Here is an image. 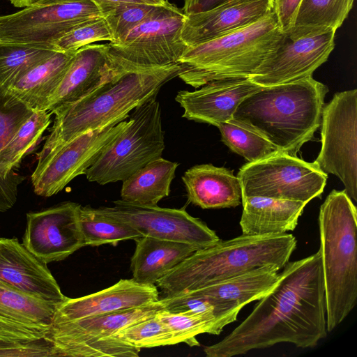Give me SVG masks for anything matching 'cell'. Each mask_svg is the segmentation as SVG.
Masks as SVG:
<instances>
[{
  "label": "cell",
  "instance_id": "1",
  "mask_svg": "<svg viewBox=\"0 0 357 357\" xmlns=\"http://www.w3.org/2000/svg\"><path fill=\"white\" fill-rule=\"evenodd\" d=\"M207 357H231L282 342L312 348L326 337V303L320 251L288 262L276 285Z\"/></svg>",
  "mask_w": 357,
  "mask_h": 357
},
{
  "label": "cell",
  "instance_id": "2",
  "mask_svg": "<svg viewBox=\"0 0 357 357\" xmlns=\"http://www.w3.org/2000/svg\"><path fill=\"white\" fill-rule=\"evenodd\" d=\"M182 64L123 71L85 97L61 106L54 114L52 126L38 161L76 137L128 119L137 107L157 97L165 84L183 70Z\"/></svg>",
  "mask_w": 357,
  "mask_h": 357
},
{
  "label": "cell",
  "instance_id": "3",
  "mask_svg": "<svg viewBox=\"0 0 357 357\" xmlns=\"http://www.w3.org/2000/svg\"><path fill=\"white\" fill-rule=\"evenodd\" d=\"M328 87L312 77L262 86L245 97L232 120L292 155L313 139L321 124Z\"/></svg>",
  "mask_w": 357,
  "mask_h": 357
},
{
  "label": "cell",
  "instance_id": "4",
  "mask_svg": "<svg viewBox=\"0 0 357 357\" xmlns=\"http://www.w3.org/2000/svg\"><path fill=\"white\" fill-rule=\"evenodd\" d=\"M289 234L241 236L198 250L155 283L165 294L190 291L266 264L281 270L296 248Z\"/></svg>",
  "mask_w": 357,
  "mask_h": 357
},
{
  "label": "cell",
  "instance_id": "5",
  "mask_svg": "<svg viewBox=\"0 0 357 357\" xmlns=\"http://www.w3.org/2000/svg\"><path fill=\"white\" fill-rule=\"evenodd\" d=\"M319 227L326 327L331 332L357 299V211L344 190H333L326 197L319 209Z\"/></svg>",
  "mask_w": 357,
  "mask_h": 357
},
{
  "label": "cell",
  "instance_id": "6",
  "mask_svg": "<svg viewBox=\"0 0 357 357\" xmlns=\"http://www.w3.org/2000/svg\"><path fill=\"white\" fill-rule=\"evenodd\" d=\"M283 32L275 11L227 35L187 47L178 77L197 89L213 81L249 78L277 48Z\"/></svg>",
  "mask_w": 357,
  "mask_h": 357
},
{
  "label": "cell",
  "instance_id": "7",
  "mask_svg": "<svg viewBox=\"0 0 357 357\" xmlns=\"http://www.w3.org/2000/svg\"><path fill=\"white\" fill-rule=\"evenodd\" d=\"M165 148L161 109L155 97L132 111L128 126L102 149L85 175L100 185L123 181L162 157Z\"/></svg>",
  "mask_w": 357,
  "mask_h": 357
},
{
  "label": "cell",
  "instance_id": "8",
  "mask_svg": "<svg viewBox=\"0 0 357 357\" xmlns=\"http://www.w3.org/2000/svg\"><path fill=\"white\" fill-rule=\"evenodd\" d=\"M185 15L167 2L119 42L109 43L112 65L123 71L178 63L187 45L181 36Z\"/></svg>",
  "mask_w": 357,
  "mask_h": 357
},
{
  "label": "cell",
  "instance_id": "9",
  "mask_svg": "<svg viewBox=\"0 0 357 357\" xmlns=\"http://www.w3.org/2000/svg\"><path fill=\"white\" fill-rule=\"evenodd\" d=\"M102 17L91 0H38L0 16V43L53 50L56 41L87 21Z\"/></svg>",
  "mask_w": 357,
  "mask_h": 357
},
{
  "label": "cell",
  "instance_id": "10",
  "mask_svg": "<svg viewBox=\"0 0 357 357\" xmlns=\"http://www.w3.org/2000/svg\"><path fill=\"white\" fill-rule=\"evenodd\" d=\"M237 176L242 197H263L308 203L320 197L328 174L317 165L278 151L242 166Z\"/></svg>",
  "mask_w": 357,
  "mask_h": 357
},
{
  "label": "cell",
  "instance_id": "11",
  "mask_svg": "<svg viewBox=\"0 0 357 357\" xmlns=\"http://www.w3.org/2000/svg\"><path fill=\"white\" fill-rule=\"evenodd\" d=\"M320 152L314 161L325 174L337 176L350 199L357 201V90L336 93L324 105Z\"/></svg>",
  "mask_w": 357,
  "mask_h": 357
},
{
  "label": "cell",
  "instance_id": "12",
  "mask_svg": "<svg viewBox=\"0 0 357 357\" xmlns=\"http://www.w3.org/2000/svg\"><path fill=\"white\" fill-rule=\"evenodd\" d=\"M127 119L89 131L73 139L38 161L31 178L34 192L51 197L75 177L85 174L102 149L128 126Z\"/></svg>",
  "mask_w": 357,
  "mask_h": 357
},
{
  "label": "cell",
  "instance_id": "13",
  "mask_svg": "<svg viewBox=\"0 0 357 357\" xmlns=\"http://www.w3.org/2000/svg\"><path fill=\"white\" fill-rule=\"evenodd\" d=\"M96 209L105 217L132 227L142 236L182 242L198 250L220 241L213 230L183 208L140 206L120 199L115 201L113 206Z\"/></svg>",
  "mask_w": 357,
  "mask_h": 357
},
{
  "label": "cell",
  "instance_id": "14",
  "mask_svg": "<svg viewBox=\"0 0 357 357\" xmlns=\"http://www.w3.org/2000/svg\"><path fill=\"white\" fill-rule=\"evenodd\" d=\"M335 30L283 36L275 50L249 79L261 86L285 84L312 77L335 47Z\"/></svg>",
  "mask_w": 357,
  "mask_h": 357
},
{
  "label": "cell",
  "instance_id": "15",
  "mask_svg": "<svg viewBox=\"0 0 357 357\" xmlns=\"http://www.w3.org/2000/svg\"><path fill=\"white\" fill-rule=\"evenodd\" d=\"M81 206L66 202L28 213L22 244L46 264L66 259L85 246L80 225Z\"/></svg>",
  "mask_w": 357,
  "mask_h": 357
},
{
  "label": "cell",
  "instance_id": "16",
  "mask_svg": "<svg viewBox=\"0 0 357 357\" xmlns=\"http://www.w3.org/2000/svg\"><path fill=\"white\" fill-rule=\"evenodd\" d=\"M0 281L56 306L67 298L47 264L15 238L0 237Z\"/></svg>",
  "mask_w": 357,
  "mask_h": 357
},
{
  "label": "cell",
  "instance_id": "17",
  "mask_svg": "<svg viewBox=\"0 0 357 357\" xmlns=\"http://www.w3.org/2000/svg\"><path fill=\"white\" fill-rule=\"evenodd\" d=\"M56 307L0 281V341L26 343L48 338Z\"/></svg>",
  "mask_w": 357,
  "mask_h": 357
},
{
  "label": "cell",
  "instance_id": "18",
  "mask_svg": "<svg viewBox=\"0 0 357 357\" xmlns=\"http://www.w3.org/2000/svg\"><path fill=\"white\" fill-rule=\"evenodd\" d=\"M274 11V0H228L207 11L185 15L181 36L188 47L247 27Z\"/></svg>",
  "mask_w": 357,
  "mask_h": 357
},
{
  "label": "cell",
  "instance_id": "19",
  "mask_svg": "<svg viewBox=\"0 0 357 357\" xmlns=\"http://www.w3.org/2000/svg\"><path fill=\"white\" fill-rule=\"evenodd\" d=\"M261 87L249 78L213 81L193 91H178L175 100L183 109V118L217 126L231 120L243 100Z\"/></svg>",
  "mask_w": 357,
  "mask_h": 357
},
{
  "label": "cell",
  "instance_id": "20",
  "mask_svg": "<svg viewBox=\"0 0 357 357\" xmlns=\"http://www.w3.org/2000/svg\"><path fill=\"white\" fill-rule=\"evenodd\" d=\"M160 299L155 284L121 279L112 286L76 298H68L56 307L52 322H66L144 306Z\"/></svg>",
  "mask_w": 357,
  "mask_h": 357
},
{
  "label": "cell",
  "instance_id": "21",
  "mask_svg": "<svg viewBox=\"0 0 357 357\" xmlns=\"http://www.w3.org/2000/svg\"><path fill=\"white\" fill-rule=\"evenodd\" d=\"M121 70L112 66L108 44H90L75 52L61 82L50 97L45 110L75 102L109 82Z\"/></svg>",
  "mask_w": 357,
  "mask_h": 357
},
{
  "label": "cell",
  "instance_id": "22",
  "mask_svg": "<svg viewBox=\"0 0 357 357\" xmlns=\"http://www.w3.org/2000/svg\"><path fill=\"white\" fill-rule=\"evenodd\" d=\"M280 268L266 264L243 274L183 292L210 303L221 314L241 310L268 293L280 279Z\"/></svg>",
  "mask_w": 357,
  "mask_h": 357
},
{
  "label": "cell",
  "instance_id": "23",
  "mask_svg": "<svg viewBox=\"0 0 357 357\" xmlns=\"http://www.w3.org/2000/svg\"><path fill=\"white\" fill-rule=\"evenodd\" d=\"M181 178L188 202L203 209L236 207L242 200L240 181L229 169L197 165Z\"/></svg>",
  "mask_w": 357,
  "mask_h": 357
},
{
  "label": "cell",
  "instance_id": "24",
  "mask_svg": "<svg viewBox=\"0 0 357 357\" xmlns=\"http://www.w3.org/2000/svg\"><path fill=\"white\" fill-rule=\"evenodd\" d=\"M242 234L261 236L294 231L307 203L263 197H242Z\"/></svg>",
  "mask_w": 357,
  "mask_h": 357
},
{
  "label": "cell",
  "instance_id": "25",
  "mask_svg": "<svg viewBox=\"0 0 357 357\" xmlns=\"http://www.w3.org/2000/svg\"><path fill=\"white\" fill-rule=\"evenodd\" d=\"M131 258L132 279L146 284H155L175 266L198 249L190 244L142 236L134 240Z\"/></svg>",
  "mask_w": 357,
  "mask_h": 357
},
{
  "label": "cell",
  "instance_id": "26",
  "mask_svg": "<svg viewBox=\"0 0 357 357\" xmlns=\"http://www.w3.org/2000/svg\"><path fill=\"white\" fill-rule=\"evenodd\" d=\"M76 51L58 52L46 59L13 84L8 91L33 109H45Z\"/></svg>",
  "mask_w": 357,
  "mask_h": 357
},
{
  "label": "cell",
  "instance_id": "27",
  "mask_svg": "<svg viewBox=\"0 0 357 357\" xmlns=\"http://www.w3.org/2000/svg\"><path fill=\"white\" fill-rule=\"evenodd\" d=\"M178 164L158 158L123 181L121 199L133 204L153 206L170 193Z\"/></svg>",
  "mask_w": 357,
  "mask_h": 357
},
{
  "label": "cell",
  "instance_id": "28",
  "mask_svg": "<svg viewBox=\"0 0 357 357\" xmlns=\"http://www.w3.org/2000/svg\"><path fill=\"white\" fill-rule=\"evenodd\" d=\"M163 310L160 301L112 313L93 316L70 321L52 323L48 337L84 334L99 337L116 336L127 327L149 319Z\"/></svg>",
  "mask_w": 357,
  "mask_h": 357
},
{
  "label": "cell",
  "instance_id": "29",
  "mask_svg": "<svg viewBox=\"0 0 357 357\" xmlns=\"http://www.w3.org/2000/svg\"><path fill=\"white\" fill-rule=\"evenodd\" d=\"M52 113L45 109H34L32 114L15 135L0 150V176L20 183L24 177L15 169L22 159L38 144L45 130L52 123Z\"/></svg>",
  "mask_w": 357,
  "mask_h": 357
},
{
  "label": "cell",
  "instance_id": "30",
  "mask_svg": "<svg viewBox=\"0 0 357 357\" xmlns=\"http://www.w3.org/2000/svg\"><path fill=\"white\" fill-rule=\"evenodd\" d=\"M239 312L218 315L213 312H172L162 310L156 315L169 328L176 344L184 342L193 347L199 345L195 337L197 335H219L227 325L236 320Z\"/></svg>",
  "mask_w": 357,
  "mask_h": 357
},
{
  "label": "cell",
  "instance_id": "31",
  "mask_svg": "<svg viewBox=\"0 0 357 357\" xmlns=\"http://www.w3.org/2000/svg\"><path fill=\"white\" fill-rule=\"evenodd\" d=\"M54 356L138 357L140 349L117 336L99 337L70 334L49 337Z\"/></svg>",
  "mask_w": 357,
  "mask_h": 357
},
{
  "label": "cell",
  "instance_id": "32",
  "mask_svg": "<svg viewBox=\"0 0 357 357\" xmlns=\"http://www.w3.org/2000/svg\"><path fill=\"white\" fill-rule=\"evenodd\" d=\"M354 0H302L292 27L294 35H305L340 28Z\"/></svg>",
  "mask_w": 357,
  "mask_h": 357
},
{
  "label": "cell",
  "instance_id": "33",
  "mask_svg": "<svg viewBox=\"0 0 357 357\" xmlns=\"http://www.w3.org/2000/svg\"><path fill=\"white\" fill-rule=\"evenodd\" d=\"M33 111L11 92L0 86V150ZM20 184L0 176V212H6L15 205Z\"/></svg>",
  "mask_w": 357,
  "mask_h": 357
},
{
  "label": "cell",
  "instance_id": "34",
  "mask_svg": "<svg viewBox=\"0 0 357 357\" xmlns=\"http://www.w3.org/2000/svg\"><path fill=\"white\" fill-rule=\"evenodd\" d=\"M79 218L85 246L114 245L142 236L132 227L105 217L89 206H81Z\"/></svg>",
  "mask_w": 357,
  "mask_h": 357
},
{
  "label": "cell",
  "instance_id": "35",
  "mask_svg": "<svg viewBox=\"0 0 357 357\" xmlns=\"http://www.w3.org/2000/svg\"><path fill=\"white\" fill-rule=\"evenodd\" d=\"M56 51L24 44L0 43V86L6 90Z\"/></svg>",
  "mask_w": 357,
  "mask_h": 357
},
{
  "label": "cell",
  "instance_id": "36",
  "mask_svg": "<svg viewBox=\"0 0 357 357\" xmlns=\"http://www.w3.org/2000/svg\"><path fill=\"white\" fill-rule=\"evenodd\" d=\"M216 127L221 133L222 142L248 162L260 160L279 151L264 137L232 119L220 123Z\"/></svg>",
  "mask_w": 357,
  "mask_h": 357
},
{
  "label": "cell",
  "instance_id": "37",
  "mask_svg": "<svg viewBox=\"0 0 357 357\" xmlns=\"http://www.w3.org/2000/svg\"><path fill=\"white\" fill-rule=\"evenodd\" d=\"M116 336L140 349L176 344L171 330L156 314L119 331Z\"/></svg>",
  "mask_w": 357,
  "mask_h": 357
},
{
  "label": "cell",
  "instance_id": "38",
  "mask_svg": "<svg viewBox=\"0 0 357 357\" xmlns=\"http://www.w3.org/2000/svg\"><path fill=\"white\" fill-rule=\"evenodd\" d=\"M160 6L134 2L116 5L102 16L113 38V41L109 43L121 41L129 31L149 18Z\"/></svg>",
  "mask_w": 357,
  "mask_h": 357
},
{
  "label": "cell",
  "instance_id": "39",
  "mask_svg": "<svg viewBox=\"0 0 357 357\" xmlns=\"http://www.w3.org/2000/svg\"><path fill=\"white\" fill-rule=\"evenodd\" d=\"M113 41L107 22L103 17L87 21L76 26L53 45L58 52L77 51L79 48L98 41Z\"/></svg>",
  "mask_w": 357,
  "mask_h": 357
},
{
  "label": "cell",
  "instance_id": "40",
  "mask_svg": "<svg viewBox=\"0 0 357 357\" xmlns=\"http://www.w3.org/2000/svg\"><path fill=\"white\" fill-rule=\"evenodd\" d=\"M0 356H54L49 338L30 342L0 341Z\"/></svg>",
  "mask_w": 357,
  "mask_h": 357
},
{
  "label": "cell",
  "instance_id": "41",
  "mask_svg": "<svg viewBox=\"0 0 357 357\" xmlns=\"http://www.w3.org/2000/svg\"><path fill=\"white\" fill-rule=\"evenodd\" d=\"M301 1L302 0H274V11L283 33L292 27Z\"/></svg>",
  "mask_w": 357,
  "mask_h": 357
},
{
  "label": "cell",
  "instance_id": "42",
  "mask_svg": "<svg viewBox=\"0 0 357 357\" xmlns=\"http://www.w3.org/2000/svg\"><path fill=\"white\" fill-rule=\"evenodd\" d=\"M228 0H185L182 9L185 15L213 9Z\"/></svg>",
  "mask_w": 357,
  "mask_h": 357
},
{
  "label": "cell",
  "instance_id": "43",
  "mask_svg": "<svg viewBox=\"0 0 357 357\" xmlns=\"http://www.w3.org/2000/svg\"><path fill=\"white\" fill-rule=\"evenodd\" d=\"M92 1L100 10L102 15L114 8L116 5L125 3V2H134L140 3H150V1L147 0H91Z\"/></svg>",
  "mask_w": 357,
  "mask_h": 357
},
{
  "label": "cell",
  "instance_id": "44",
  "mask_svg": "<svg viewBox=\"0 0 357 357\" xmlns=\"http://www.w3.org/2000/svg\"><path fill=\"white\" fill-rule=\"evenodd\" d=\"M11 3L17 8L26 7L36 2L38 0H10Z\"/></svg>",
  "mask_w": 357,
  "mask_h": 357
},
{
  "label": "cell",
  "instance_id": "45",
  "mask_svg": "<svg viewBox=\"0 0 357 357\" xmlns=\"http://www.w3.org/2000/svg\"><path fill=\"white\" fill-rule=\"evenodd\" d=\"M147 1H150L151 3H152L153 4H157V5H163L168 2L167 1H165V0H147Z\"/></svg>",
  "mask_w": 357,
  "mask_h": 357
},
{
  "label": "cell",
  "instance_id": "46",
  "mask_svg": "<svg viewBox=\"0 0 357 357\" xmlns=\"http://www.w3.org/2000/svg\"><path fill=\"white\" fill-rule=\"evenodd\" d=\"M165 1H167V0H165Z\"/></svg>",
  "mask_w": 357,
  "mask_h": 357
}]
</instances>
